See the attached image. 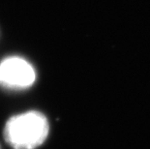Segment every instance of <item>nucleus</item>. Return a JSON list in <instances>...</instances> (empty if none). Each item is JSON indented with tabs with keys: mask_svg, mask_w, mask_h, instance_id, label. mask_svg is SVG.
<instances>
[{
	"mask_svg": "<svg viewBox=\"0 0 150 149\" xmlns=\"http://www.w3.org/2000/svg\"><path fill=\"white\" fill-rule=\"evenodd\" d=\"M49 131L46 116L32 110L11 117L5 125L4 138L14 149H35L44 143Z\"/></svg>",
	"mask_w": 150,
	"mask_h": 149,
	"instance_id": "1",
	"label": "nucleus"
},
{
	"mask_svg": "<svg viewBox=\"0 0 150 149\" xmlns=\"http://www.w3.org/2000/svg\"><path fill=\"white\" fill-rule=\"evenodd\" d=\"M36 80L32 65L26 60L12 56L0 63V85L8 89L20 90L30 87Z\"/></svg>",
	"mask_w": 150,
	"mask_h": 149,
	"instance_id": "2",
	"label": "nucleus"
}]
</instances>
